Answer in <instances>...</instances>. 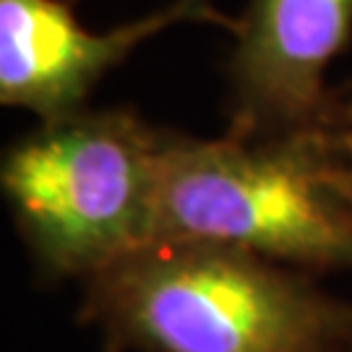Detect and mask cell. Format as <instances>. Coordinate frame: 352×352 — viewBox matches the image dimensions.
Wrapping results in <instances>:
<instances>
[{
    "label": "cell",
    "mask_w": 352,
    "mask_h": 352,
    "mask_svg": "<svg viewBox=\"0 0 352 352\" xmlns=\"http://www.w3.org/2000/svg\"><path fill=\"white\" fill-rule=\"evenodd\" d=\"M113 352H347L352 305L300 269L232 245L154 240L87 279Z\"/></svg>",
    "instance_id": "6da1fadb"
},
{
    "label": "cell",
    "mask_w": 352,
    "mask_h": 352,
    "mask_svg": "<svg viewBox=\"0 0 352 352\" xmlns=\"http://www.w3.org/2000/svg\"><path fill=\"white\" fill-rule=\"evenodd\" d=\"M329 118L256 136L167 133L154 240L232 245L300 272L352 269V199Z\"/></svg>",
    "instance_id": "7a4b0ae2"
},
{
    "label": "cell",
    "mask_w": 352,
    "mask_h": 352,
    "mask_svg": "<svg viewBox=\"0 0 352 352\" xmlns=\"http://www.w3.org/2000/svg\"><path fill=\"white\" fill-rule=\"evenodd\" d=\"M164 139L133 110L84 107L6 151L0 186L47 274L91 279L154 243Z\"/></svg>",
    "instance_id": "3957f363"
},
{
    "label": "cell",
    "mask_w": 352,
    "mask_h": 352,
    "mask_svg": "<svg viewBox=\"0 0 352 352\" xmlns=\"http://www.w3.org/2000/svg\"><path fill=\"white\" fill-rule=\"evenodd\" d=\"M232 34V133H279L327 120L340 102L327 74L350 50L352 0H251Z\"/></svg>",
    "instance_id": "277c9868"
},
{
    "label": "cell",
    "mask_w": 352,
    "mask_h": 352,
    "mask_svg": "<svg viewBox=\"0 0 352 352\" xmlns=\"http://www.w3.org/2000/svg\"><path fill=\"white\" fill-rule=\"evenodd\" d=\"M180 21L230 32L238 26V19L219 13L209 0H173L110 32L78 24L76 0H0V102L42 120L78 113L115 65Z\"/></svg>",
    "instance_id": "5b68a950"
},
{
    "label": "cell",
    "mask_w": 352,
    "mask_h": 352,
    "mask_svg": "<svg viewBox=\"0 0 352 352\" xmlns=\"http://www.w3.org/2000/svg\"><path fill=\"white\" fill-rule=\"evenodd\" d=\"M329 126H331L334 149H337V160H340L342 183L352 199V100L340 97L334 113L329 118Z\"/></svg>",
    "instance_id": "8992f818"
},
{
    "label": "cell",
    "mask_w": 352,
    "mask_h": 352,
    "mask_svg": "<svg viewBox=\"0 0 352 352\" xmlns=\"http://www.w3.org/2000/svg\"><path fill=\"white\" fill-rule=\"evenodd\" d=\"M347 352H352V344H350V347H347Z\"/></svg>",
    "instance_id": "52a82bcc"
}]
</instances>
